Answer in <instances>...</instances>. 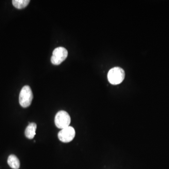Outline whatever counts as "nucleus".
Instances as JSON below:
<instances>
[{
    "label": "nucleus",
    "instance_id": "obj_1",
    "mask_svg": "<svg viewBox=\"0 0 169 169\" xmlns=\"http://www.w3.org/2000/svg\"><path fill=\"white\" fill-rule=\"evenodd\" d=\"M125 78L124 70L119 67H115L111 69L108 73V82L112 85L121 83Z\"/></svg>",
    "mask_w": 169,
    "mask_h": 169
},
{
    "label": "nucleus",
    "instance_id": "obj_2",
    "mask_svg": "<svg viewBox=\"0 0 169 169\" xmlns=\"http://www.w3.org/2000/svg\"><path fill=\"white\" fill-rule=\"evenodd\" d=\"M33 99V94L31 87L28 86H25L22 88L19 97L20 104L23 108L29 107L32 103Z\"/></svg>",
    "mask_w": 169,
    "mask_h": 169
},
{
    "label": "nucleus",
    "instance_id": "obj_3",
    "mask_svg": "<svg viewBox=\"0 0 169 169\" xmlns=\"http://www.w3.org/2000/svg\"><path fill=\"white\" fill-rule=\"evenodd\" d=\"M71 119L69 114L64 110L58 111L55 115V123L57 128L63 129L70 126Z\"/></svg>",
    "mask_w": 169,
    "mask_h": 169
},
{
    "label": "nucleus",
    "instance_id": "obj_4",
    "mask_svg": "<svg viewBox=\"0 0 169 169\" xmlns=\"http://www.w3.org/2000/svg\"><path fill=\"white\" fill-rule=\"evenodd\" d=\"M68 51L64 47H58L55 49L53 52L51 58L52 64L55 66L61 64L68 56Z\"/></svg>",
    "mask_w": 169,
    "mask_h": 169
},
{
    "label": "nucleus",
    "instance_id": "obj_5",
    "mask_svg": "<svg viewBox=\"0 0 169 169\" xmlns=\"http://www.w3.org/2000/svg\"><path fill=\"white\" fill-rule=\"evenodd\" d=\"M75 130L72 126H68L61 129L58 134L59 140L64 143H68L73 140L75 136Z\"/></svg>",
    "mask_w": 169,
    "mask_h": 169
},
{
    "label": "nucleus",
    "instance_id": "obj_6",
    "mask_svg": "<svg viewBox=\"0 0 169 169\" xmlns=\"http://www.w3.org/2000/svg\"><path fill=\"white\" fill-rule=\"evenodd\" d=\"M37 125L34 123H31L27 126L25 131V135L29 139H33L36 135Z\"/></svg>",
    "mask_w": 169,
    "mask_h": 169
},
{
    "label": "nucleus",
    "instance_id": "obj_7",
    "mask_svg": "<svg viewBox=\"0 0 169 169\" xmlns=\"http://www.w3.org/2000/svg\"><path fill=\"white\" fill-rule=\"evenodd\" d=\"M8 164L12 169H18L20 167V162L16 156L11 155L8 156Z\"/></svg>",
    "mask_w": 169,
    "mask_h": 169
},
{
    "label": "nucleus",
    "instance_id": "obj_8",
    "mask_svg": "<svg viewBox=\"0 0 169 169\" xmlns=\"http://www.w3.org/2000/svg\"><path fill=\"white\" fill-rule=\"evenodd\" d=\"M29 0H13V5L18 9H22L26 7L30 3Z\"/></svg>",
    "mask_w": 169,
    "mask_h": 169
}]
</instances>
